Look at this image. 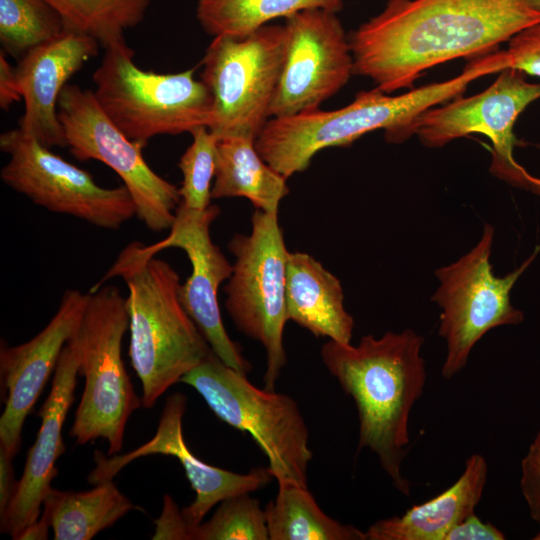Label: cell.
<instances>
[{"mask_svg": "<svg viewBox=\"0 0 540 540\" xmlns=\"http://www.w3.org/2000/svg\"><path fill=\"white\" fill-rule=\"evenodd\" d=\"M57 112L70 152L81 161L93 159L111 168L129 191L136 216L149 230H170L181 201L179 188L150 168L142 155L144 146L112 123L94 92L67 84Z\"/></svg>", "mask_w": 540, "mask_h": 540, "instance_id": "obj_11", "label": "cell"}, {"mask_svg": "<svg viewBox=\"0 0 540 540\" xmlns=\"http://www.w3.org/2000/svg\"><path fill=\"white\" fill-rule=\"evenodd\" d=\"M487 474L485 458L481 454L470 455L455 483L400 516L376 521L365 532L366 540H444L451 528L474 513Z\"/></svg>", "mask_w": 540, "mask_h": 540, "instance_id": "obj_20", "label": "cell"}, {"mask_svg": "<svg viewBox=\"0 0 540 540\" xmlns=\"http://www.w3.org/2000/svg\"><path fill=\"white\" fill-rule=\"evenodd\" d=\"M219 213L216 205H210L204 211L179 205L168 236L149 247L155 254L167 248L185 252L192 270L179 288L181 304L214 354L229 367L247 375L252 366L226 332L218 304L219 287L230 278L233 270L210 235V226Z\"/></svg>", "mask_w": 540, "mask_h": 540, "instance_id": "obj_15", "label": "cell"}, {"mask_svg": "<svg viewBox=\"0 0 540 540\" xmlns=\"http://www.w3.org/2000/svg\"><path fill=\"white\" fill-rule=\"evenodd\" d=\"M88 491L52 488L43 501V516L55 540H90L137 508L114 484L103 480Z\"/></svg>", "mask_w": 540, "mask_h": 540, "instance_id": "obj_23", "label": "cell"}, {"mask_svg": "<svg viewBox=\"0 0 540 540\" xmlns=\"http://www.w3.org/2000/svg\"><path fill=\"white\" fill-rule=\"evenodd\" d=\"M494 227L485 224L477 244L456 262L435 271L439 286L432 296L440 308L439 335L446 342L442 376L451 379L467 364L475 344L491 329L523 321L510 299L511 290L535 259L540 246L520 267L503 277L490 262Z\"/></svg>", "mask_w": 540, "mask_h": 540, "instance_id": "obj_10", "label": "cell"}, {"mask_svg": "<svg viewBox=\"0 0 540 540\" xmlns=\"http://www.w3.org/2000/svg\"><path fill=\"white\" fill-rule=\"evenodd\" d=\"M264 511L269 540H366L365 532L325 514L308 487L278 484Z\"/></svg>", "mask_w": 540, "mask_h": 540, "instance_id": "obj_24", "label": "cell"}, {"mask_svg": "<svg viewBox=\"0 0 540 540\" xmlns=\"http://www.w3.org/2000/svg\"><path fill=\"white\" fill-rule=\"evenodd\" d=\"M424 338L413 331L363 336L357 346L326 342L321 359L343 391L352 397L359 420L358 450L369 449L404 496L410 484L402 475L409 445L411 410L423 394Z\"/></svg>", "mask_w": 540, "mask_h": 540, "instance_id": "obj_2", "label": "cell"}, {"mask_svg": "<svg viewBox=\"0 0 540 540\" xmlns=\"http://www.w3.org/2000/svg\"><path fill=\"white\" fill-rule=\"evenodd\" d=\"M79 354L72 341L64 346L54 370L52 387L38 416L41 425L27 453L25 467L13 497L1 515V532L17 540L23 530L37 521L44 499L57 475L56 460L64 453L62 429L74 400L79 375Z\"/></svg>", "mask_w": 540, "mask_h": 540, "instance_id": "obj_18", "label": "cell"}, {"mask_svg": "<svg viewBox=\"0 0 540 540\" xmlns=\"http://www.w3.org/2000/svg\"><path fill=\"white\" fill-rule=\"evenodd\" d=\"M50 528L47 520L41 516L37 521L26 527L17 540H43L48 538Z\"/></svg>", "mask_w": 540, "mask_h": 540, "instance_id": "obj_36", "label": "cell"}, {"mask_svg": "<svg viewBox=\"0 0 540 540\" xmlns=\"http://www.w3.org/2000/svg\"><path fill=\"white\" fill-rule=\"evenodd\" d=\"M540 23L529 0H388L349 37L354 75L385 93L438 64L485 54Z\"/></svg>", "mask_w": 540, "mask_h": 540, "instance_id": "obj_1", "label": "cell"}, {"mask_svg": "<svg viewBox=\"0 0 540 540\" xmlns=\"http://www.w3.org/2000/svg\"><path fill=\"white\" fill-rule=\"evenodd\" d=\"M22 98L21 87L16 68L12 67L5 57V52H0V107L7 111Z\"/></svg>", "mask_w": 540, "mask_h": 540, "instance_id": "obj_34", "label": "cell"}, {"mask_svg": "<svg viewBox=\"0 0 540 540\" xmlns=\"http://www.w3.org/2000/svg\"><path fill=\"white\" fill-rule=\"evenodd\" d=\"M114 277L128 289L129 356L142 384V406L149 409L212 349L180 302L178 273L149 245H126L89 291Z\"/></svg>", "mask_w": 540, "mask_h": 540, "instance_id": "obj_4", "label": "cell"}, {"mask_svg": "<svg viewBox=\"0 0 540 540\" xmlns=\"http://www.w3.org/2000/svg\"><path fill=\"white\" fill-rule=\"evenodd\" d=\"M286 305L288 320L315 337L351 343L354 319L344 307L341 282L307 253H289Z\"/></svg>", "mask_w": 540, "mask_h": 540, "instance_id": "obj_21", "label": "cell"}, {"mask_svg": "<svg viewBox=\"0 0 540 540\" xmlns=\"http://www.w3.org/2000/svg\"><path fill=\"white\" fill-rule=\"evenodd\" d=\"M343 0H197L196 18L213 37L245 36L276 18L308 9L337 13Z\"/></svg>", "mask_w": 540, "mask_h": 540, "instance_id": "obj_25", "label": "cell"}, {"mask_svg": "<svg viewBox=\"0 0 540 540\" xmlns=\"http://www.w3.org/2000/svg\"><path fill=\"white\" fill-rule=\"evenodd\" d=\"M65 30L96 39L103 48L125 42L124 33L144 18L150 0H45Z\"/></svg>", "mask_w": 540, "mask_h": 540, "instance_id": "obj_26", "label": "cell"}, {"mask_svg": "<svg viewBox=\"0 0 540 540\" xmlns=\"http://www.w3.org/2000/svg\"><path fill=\"white\" fill-rule=\"evenodd\" d=\"M534 540H540V529L539 531L536 533V535L533 537Z\"/></svg>", "mask_w": 540, "mask_h": 540, "instance_id": "obj_40", "label": "cell"}, {"mask_svg": "<svg viewBox=\"0 0 540 540\" xmlns=\"http://www.w3.org/2000/svg\"><path fill=\"white\" fill-rule=\"evenodd\" d=\"M128 327L126 298L116 286L102 285L88 292L71 338L85 384L69 434L78 444L104 439L108 456L122 449L127 421L142 406L122 360V340Z\"/></svg>", "mask_w": 540, "mask_h": 540, "instance_id": "obj_6", "label": "cell"}, {"mask_svg": "<svg viewBox=\"0 0 540 540\" xmlns=\"http://www.w3.org/2000/svg\"><path fill=\"white\" fill-rule=\"evenodd\" d=\"M498 71L496 57L483 55L470 62L458 76L401 95L391 96L375 87L360 91L351 103L339 109L318 108L272 117L256 138L255 146L264 161L288 179L305 171L319 151L348 146L375 130H384L390 143L409 139L417 119L425 111L459 97L470 82Z\"/></svg>", "mask_w": 540, "mask_h": 540, "instance_id": "obj_3", "label": "cell"}, {"mask_svg": "<svg viewBox=\"0 0 540 540\" xmlns=\"http://www.w3.org/2000/svg\"><path fill=\"white\" fill-rule=\"evenodd\" d=\"M504 51L508 68L540 78V23L512 37Z\"/></svg>", "mask_w": 540, "mask_h": 540, "instance_id": "obj_30", "label": "cell"}, {"mask_svg": "<svg viewBox=\"0 0 540 540\" xmlns=\"http://www.w3.org/2000/svg\"><path fill=\"white\" fill-rule=\"evenodd\" d=\"M99 42L64 30L59 36L26 52L15 67L25 110L19 128L44 146H66L58 118L59 96L68 80L99 51Z\"/></svg>", "mask_w": 540, "mask_h": 540, "instance_id": "obj_19", "label": "cell"}, {"mask_svg": "<svg viewBox=\"0 0 540 540\" xmlns=\"http://www.w3.org/2000/svg\"><path fill=\"white\" fill-rule=\"evenodd\" d=\"M502 531L488 522H483L475 513L456 524L444 540H504Z\"/></svg>", "mask_w": 540, "mask_h": 540, "instance_id": "obj_33", "label": "cell"}, {"mask_svg": "<svg viewBox=\"0 0 540 540\" xmlns=\"http://www.w3.org/2000/svg\"><path fill=\"white\" fill-rule=\"evenodd\" d=\"M534 8L540 11V0H529Z\"/></svg>", "mask_w": 540, "mask_h": 540, "instance_id": "obj_39", "label": "cell"}, {"mask_svg": "<svg viewBox=\"0 0 540 540\" xmlns=\"http://www.w3.org/2000/svg\"><path fill=\"white\" fill-rule=\"evenodd\" d=\"M284 25L287 52L270 118L320 108L354 75L349 37L336 13L303 10L286 18Z\"/></svg>", "mask_w": 540, "mask_h": 540, "instance_id": "obj_14", "label": "cell"}, {"mask_svg": "<svg viewBox=\"0 0 540 540\" xmlns=\"http://www.w3.org/2000/svg\"><path fill=\"white\" fill-rule=\"evenodd\" d=\"M180 382L193 387L223 422L251 435L278 484L308 487L313 453L309 430L293 398L254 386L213 351Z\"/></svg>", "mask_w": 540, "mask_h": 540, "instance_id": "obj_7", "label": "cell"}, {"mask_svg": "<svg viewBox=\"0 0 540 540\" xmlns=\"http://www.w3.org/2000/svg\"><path fill=\"white\" fill-rule=\"evenodd\" d=\"M191 135L193 141L178 163L183 174L179 205L189 210L204 211L211 205L219 139L207 127H200Z\"/></svg>", "mask_w": 540, "mask_h": 540, "instance_id": "obj_29", "label": "cell"}, {"mask_svg": "<svg viewBox=\"0 0 540 540\" xmlns=\"http://www.w3.org/2000/svg\"><path fill=\"white\" fill-rule=\"evenodd\" d=\"M154 540H191L192 528L188 525L182 511L169 495L163 497L161 516L155 520Z\"/></svg>", "mask_w": 540, "mask_h": 540, "instance_id": "obj_32", "label": "cell"}, {"mask_svg": "<svg viewBox=\"0 0 540 540\" xmlns=\"http://www.w3.org/2000/svg\"><path fill=\"white\" fill-rule=\"evenodd\" d=\"M92 76L94 95L112 123L143 146L159 135L192 133L209 128L213 98L194 78L195 68L178 73L145 71L134 62L126 41L104 48Z\"/></svg>", "mask_w": 540, "mask_h": 540, "instance_id": "obj_5", "label": "cell"}, {"mask_svg": "<svg viewBox=\"0 0 540 540\" xmlns=\"http://www.w3.org/2000/svg\"><path fill=\"white\" fill-rule=\"evenodd\" d=\"M528 188L540 195V179L530 175L528 179Z\"/></svg>", "mask_w": 540, "mask_h": 540, "instance_id": "obj_37", "label": "cell"}, {"mask_svg": "<svg viewBox=\"0 0 540 540\" xmlns=\"http://www.w3.org/2000/svg\"><path fill=\"white\" fill-rule=\"evenodd\" d=\"M233 270L224 287L225 308L235 327L266 351L264 388L274 390L287 362L283 343L288 321L286 279L289 251L278 214L257 210L249 234L228 243Z\"/></svg>", "mask_w": 540, "mask_h": 540, "instance_id": "obj_8", "label": "cell"}, {"mask_svg": "<svg viewBox=\"0 0 540 540\" xmlns=\"http://www.w3.org/2000/svg\"><path fill=\"white\" fill-rule=\"evenodd\" d=\"M529 449L534 452L540 453V427Z\"/></svg>", "mask_w": 540, "mask_h": 540, "instance_id": "obj_38", "label": "cell"}, {"mask_svg": "<svg viewBox=\"0 0 540 540\" xmlns=\"http://www.w3.org/2000/svg\"><path fill=\"white\" fill-rule=\"evenodd\" d=\"M64 30L61 17L45 0H0V42L5 53L23 56Z\"/></svg>", "mask_w": 540, "mask_h": 540, "instance_id": "obj_27", "label": "cell"}, {"mask_svg": "<svg viewBox=\"0 0 540 540\" xmlns=\"http://www.w3.org/2000/svg\"><path fill=\"white\" fill-rule=\"evenodd\" d=\"M187 405L186 396L174 393L167 397L155 435L145 444L123 455L105 456L96 451V467L88 481L97 484L113 479L133 460L155 454L176 457L186 474L195 500L181 511L192 528L200 524L213 506L235 495L251 493L265 487L272 479L268 467H259L246 474L218 468L200 460L187 447L182 431V420ZM192 534V533H191Z\"/></svg>", "mask_w": 540, "mask_h": 540, "instance_id": "obj_16", "label": "cell"}, {"mask_svg": "<svg viewBox=\"0 0 540 540\" xmlns=\"http://www.w3.org/2000/svg\"><path fill=\"white\" fill-rule=\"evenodd\" d=\"M249 494L221 501L209 520L193 528L191 540H268L265 511Z\"/></svg>", "mask_w": 540, "mask_h": 540, "instance_id": "obj_28", "label": "cell"}, {"mask_svg": "<svg viewBox=\"0 0 540 540\" xmlns=\"http://www.w3.org/2000/svg\"><path fill=\"white\" fill-rule=\"evenodd\" d=\"M87 300L88 293L65 291L57 312L42 331L17 346L1 344L0 372L7 397L0 418V446L14 457L21 446L25 418L76 332Z\"/></svg>", "mask_w": 540, "mask_h": 540, "instance_id": "obj_17", "label": "cell"}, {"mask_svg": "<svg viewBox=\"0 0 540 540\" xmlns=\"http://www.w3.org/2000/svg\"><path fill=\"white\" fill-rule=\"evenodd\" d=\"M287 44L285 25L267 24L245 36L213 38L202 59L201 81L213 98L208 129L219 140H256L270 119Z\"/></svg>", "mask_w": 540, "mask_h": 540, "instance_id": "obj_9", "label": "cell"}, {"mask_svg": "<svg viewBox=\"0 0 540 540\" xmlns=\"http://www.w3.org/2000/svg\"><path fill=\"white\" fill-rule=\"evenodd\" d=\"M524 75L506 68L484 91L430 108L417 119L414 134L431 148L472 133L483 134L493 145L491 172L515 186L528 188L530 174L514 159L517 140L513 129L523 110L540 98V83L528 82Z\"/></svg>", "mask_w": 540, "mask_h": 540, "instance_id": "obj_13", "label": "cell"}, {"mask_svg": "<svg viewBox=\"0 0 540 540\" xmlns=\"http://www.w3.org/2000/svg\"><path fill=\"white\" fill-rule=\"evenodd\" d=\"M0 149L9 156L0 172L3 183L40 207L108 230H118L136 216L134 201L124 185L99 186L89 172L20 128L1 134Z\"/></svg>", "mask_w": 540, "mask_h": 540, "instance_id": "obj_12", "label": "cell"}, {"mask_svg": "<svg viewBox=\"0 0 540 540\" xmlns=\"http://www.w3.org/2000/svg\"><path fill=\"white\" fill-rule=\"evenodd\" d=\"M520 489L531 518L540 525V453L530 449L521 461Z\"/></svg>", "mask_w": 540, "mask_h": 540, "instance_id": "obj_31", "label": "cell"}, {"mask_svg": "<svg viewBox=\"0 0 540 540\" xmlns=\"http://www.w3.org/2000/svg\"><path fill=\"white\" fill-rule=\"evenodd\" d=\"M14 456L0 446V514L13 497L18 481L14 478Z\"/></svg>", "mask_w": 540, "mask_h": 540, "instance_id": "obj_35", "label": "cell"}, {"mask_svg": "<svg viewBox=\"0 0 540 540\" xmlns=\"http://www.w3.org/2000/svg\"><path fill=\"white\" fill-rule=\"evenodd\" d=\"M286 181L260 156L255 140L239 137L219 140L213 199L243 197L257 210L278 214L281 200L289 193Z\"/></svg>", "mask_w": 540, "mask_h": 540, "instance_id": "obj_22", "label": "cell"}]
</instances>
